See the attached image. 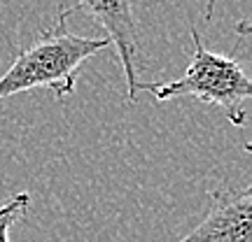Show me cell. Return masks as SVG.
<instances>
[{
    "instance_id": "1",
    "label": "cell",
    "mask_w": 252,
    "mask_h": 242,
    "mask_svg": "<svg viewBox=\"0 0 252 242\" xmlns=\"http://www.w3.org/2000/svg\"><path fill=\"white\" fill-rule=\"evenodd\" d=\"M75 9H61L54 24L40 30L24 47L5 75H0V100L24 91L49 89L56 98L75 93L82 65L91 56L108 49V37H82L68 30V17Z\"/></svg>"
},
{
    "instance_id": "2",
    "label": "cell",
    "mask_w": 252,
    "mask_h": 242,
    "mask_svg": "<svg viewBox=\"0 0 252 242\" xmlns=\"http://www.w3.org/2000/svg\"><path fill=\"white\" fill-rule=\"evenodd\" d=\"M191 45H194V54L185 75L166 84H145L143 91H150L157 100H203L208 105H217L234 126L238 128L245 126L252 84L243 65L231 56L210 52L196 28H191Z\"/></svg>"
},
{
    "instance_id": "3",
    "label": "cell",
    "mask_w": 252,
    "mask_h": 242,
    "mask_svg": "<svg viewBox=\"0 0 252 242\" xmlns=\"http://www.w3.org/2000/svg\"><path fill=\"white\" fill-rule=\"evenodd\" d=\"M82 9L94 24L105 30L110 45L117 47L119 63L126 77V98L138 103L143 93L140 81V30L133 14V0H77L75 12Z\"/></svg>"
},
{
    "instance_id": "4",
    "label": "cell",
    "mask_w": 252,
    "mask_h": 242,
    "mask_svg": "<svg viewBox=\"0 0 252 242\" xmlns=\"http://www.w3.org/2000/svg\"><path fill=\"white\" fill-rule=\"evenodd\" d=\"M178 242H252V188L210 191L208 215Z\"/></svg>"
},
{
    "instance_id": "5",
    "label": "cell",
    "mask_w": 252,
    "mask_h": 242,
    "mask_svg": "<svg viewBox=\"0 0 252 242\" xmlns=\"http://www.w3.org/2000/svg\"><path fill=\"white\" fill-rule=\"evenodd\" d=\"M28 205H31V196L26 191L14 193L9 200H5L0 205V242H9V228L17 221L26 219Z\"/></svg>"
},
{
    "instance_id": "6",
    "label": "cell",
    "mask_w": 252,
    "mask_h": 242,
    "mask_svg": "<svg viewBox=\"0 0 252 242\" xmlns=\"http://www.w3.org/2000/svg\"><path fill=\"white\" fill-rule=\"evenodd\" d=\"M215 5H217V0H206V5H203V21H213Z\"/></svg>"
}]
</instances>
